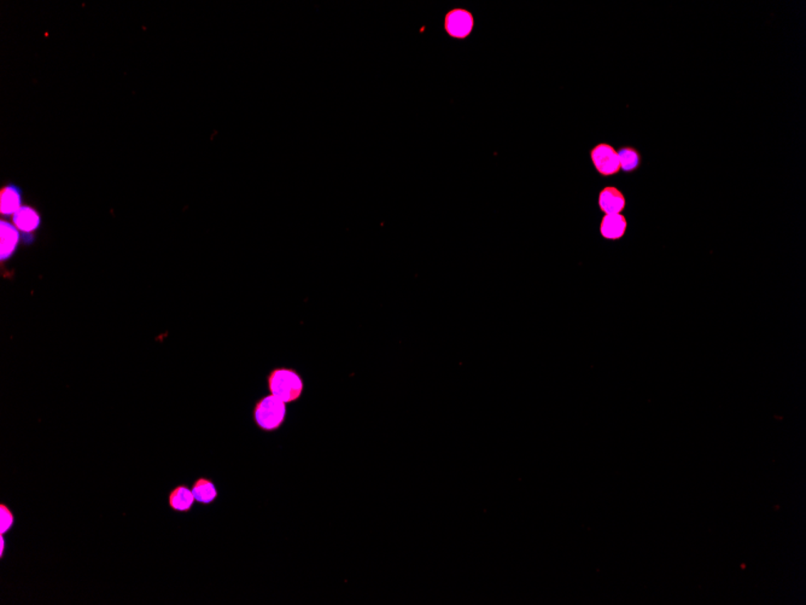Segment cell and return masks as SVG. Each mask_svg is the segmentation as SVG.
I'll use <instances>...</instances> for the list:
<instances>
[{
  "mask_svg": "<svg viewBox=\"0 0 806 605\" xmlns=\"http://www.w3.org/2000/svg\"><path fill=\"white\" fill-rule=\"evenodd\" d=\"M267 388L270 394L285 402L294 404L302 398L304 381L301 374L292 367H275L267 374Z\"/></svg>",
  "mask_w": 806,
  "mask_h": 605,
  "instance_id": "obj_1",
  "label": "cell"
},
{
  "mask_svg": "<svg viewBox=\"0 0 806 605\" xmlns=\"http://www.w3.org/2000/svg\"><path fill=\"white\" fill-rule=\"evenodd\" d=\"M287 409L286 404L275 395H266L258 399L253 410L254 422L258 429L273 433L280 429L286 421Z\"/></svg>",
  "mask_w": 806,
  "mask_h": 605,
  "instance_id": "obj_2",
  "label": "cell"
},
{
  "mask_svg": "<svg viewBox=\"0 0 806 605\" xmlns=\"http://www.w3.org/2000/svg\"><path fill=\"white\" fill-rule=\"evenodd\" d=\"M14 225L17 227L22 237L24 246H32L36 242V232L43 225V218L40 211L32 206H22L20 211L14 215Z\"/></svg>",
  "mask_w": 806,
  "mask_h": 605,
  "instance_id": "obj_3",
  "label": "cell"
},
{
  "mask_svg": "<svg viewBox=\"0 0 806 605\" xmlns=\"http://www.w3.org/2000/svg\"><path fill=\"white\" fill-rule=\"evenodd\" d=\"M593 164L601 176H615L620 171L618 152L610 144H598L590 152Z\"/></svg>",
  "mask_w": 806,
  "mask_h": 605,
  "instance_id": "obj_4",
  "label": "cell"
},
{
  "mask_svg": "<svg viewBox=\"0 0 806 605\" xmlns=\"http://www.w3.org/2000/svg\"><path fill=\"white\" fill-rule=\"evenodd\" d=\"M445 31L457 39H465L472 32L474 20L472 14L465 9H454L445 16Z\"/></svg>",
  "mask_w": 806,
  "mask_h": 605,
  "instance_id": "obj_5",
  "label": "cell"
},
{
  "mask_svg": "<svg viewBox=\"0 0 806 605\" xmlns=\"http://www.w3.org/2000/svg\"><path fill=\"white\" fill-rule=\"evenodd\" d=\"M22 241L21 233L14 223L1 220L0 221V261L5 263L14 258L18 251V244Z\"/></svg>",
  "mask_w": 806,
  "mask_h": 605,
  "instance_id": "obj_6",
  "label": "cell"
},
{
  "mask_svg": "<svg viewBox=\"0 0 806 605\" xmlns=\"http://www.w3.org/2000/svg\"><path fill=\"white\" fill-rule=\"evenodd\" d=\"M23 191L18 185L14 183L5 184L0 189V214L3 216H12L22 208Z\"/></svg>",
  "mask_w": 806,
  "mask_h": 605,
  "instance_id": "obj_7",
  "label": "cell"
},
{
  "mask_svg": "<svg viewBox=\"0 0 806 605\" xmlns=\"http://www.w3.org/2000/svg\"><path fill=\"white\" fill-rule=\"evenodd\" d=\"M627 206L623 194L615 186H606L599 195V207L605 215L620 214Z\"/></svg>",
  "mask_w": 806,
  "mask_h": 605,
  "instance_id": "obj_8",
  "label": "cell"
},
{
  "mask_svg": "<svg viewBox=\"0 0 806 605\" xmlns=\"http://www.w3.org/2000/svg\"><path fill=\"white\" fill-rule=\"evenodd\" d=\"M195 495L192 493V488L186 485H179L171 490L168 495V504L171 510L178 512H190L195 505Z\"/></svg>",
  "mask_w": 806,
  "mask_h": 605,
  "instance_id": "obj_9",
  "label": "cell"
},
{
  "mask_svg": "<svg viewBox=\"0 0 806 605\" xmlns=\"http://www.w3.org/2000/svg\"><path fill=\"white\" fill-rule=\"evenodd\" d=\"M627 221L622 214L605 215L600 225V232L603 237L611 241L620 239L627 232Z\"/></svg>",
  "mask_w": 806,
  "mask_h": 605,
  "instance_id": "obj_10",
  "label": "cell"
},
{
  "mask_svg": "<svg viewBox=\"0 0 806 605\" xmlns=\"http://www.w3.org/2000/svg\"><path fill=\"white\" fill-rule=\"evenodd\" d=\"M192 493L195 495L196 502L199 503V504H204V505L214 503L218 497V492L214 482L206 478H197L193 482Z\"/></svg>",
  "mask_w": 806,
  "mask_h": 605,
  "instance_id": "obj_11",
  "label": "cell"
},
{
  "mask_svg": "<svg viewBox=\"0 0 806 605\" xmlns=\"http://www.w3.org/2000/svg\"><path fill=\"white\" fill-rule=\"evenodd\" d=\"M618 152L620 169L625 173H632L637 171L641 166V155L639 150L632 147H620Z\"/></svg>",
  "mask_w": 806,
  "mask_h": 605,
  "instance_id": "obj_12",
  "label": "cell"
},
{
  "mask_svg": "<svg viewBox=\"0 0 806 605\" xmlns=\"http://www.w3.org/2000/svg\"><path fill=\"white\" fill-rule=\"evenodd\" d=\"M14 521H15V517H14L11 510L9 509L5 504H1L0 505V534L1 535H4L5 533H8L9 530H11Z\"/></svg>",
  "mask_w": 806,
  "mask_h": 605,
  "instance_id": "obj_13",
  "label": "cell"
},
{
  "mask_svg": "<svg viewBox=\"0 0 806 605\" xmlns=\"http://www.w3.org/2000/svg\"><path fill=\"white\" fill-rule=\"evenodd\" d=\"M0 544H1V545H0V557L3 558L4 557L5 547L4 535H1V537H0Z\"/></svg>",
  "mask_w": 806,
  "mask_h": 605,
  "instance_id": "obj_14",
  "label": "cell"
}]
</instances>
